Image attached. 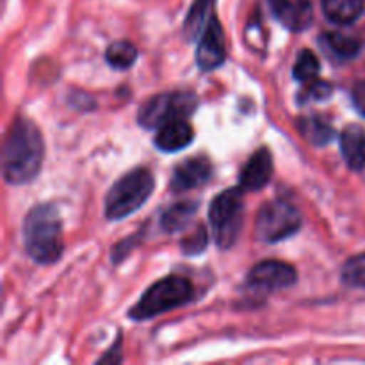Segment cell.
Returning <instances> with one entry per match:
<instances>
[{
  "instance_id": "d6986e66",
  "label": "cell",
  "mask_w": 365,
  "mask_h": 365,
  "mask_svg": "<svg viewBox=\"0 0 365 365\" xmlns=\"http://www.w3.org/2000/svg\"><path fill=\"white\" fill-rule=\"evenodd\" d=\"M323 41L327 48L342 61L353 59L362 50V39L356 36L342 34V32H328L323 36Z\"/></svg>"
},
{
  "instance_id": "44dd1931",
  "label": "cell",
  "mask_w": 365,
  "mask_h": 365,
  "mask_svg": "<svg viewBox=\"0 0 365 365\" xmlns=\"http://www.w3.org/2000/svg\"><path fill=\"white\" fill-rule=\"evenodd\" d=\"M319 71H321L319 59H317L316 53L310 52V50H303V52L298 56V59H296L294 68H292V75H294L296 81L305 82V84L316 81Z\"/></svg>"
},
{
  "instance_id": "ba28073f",
  "label": "cell",
  "mask_w": 365,
  "mask_h": 365,
  "mask_svg": "<svg viewBox=\"0 0 365 365\" xmlns=\"http://www.w3.org/2000/svg\"><path fill=\"white\" fill-rule=\"evenodd\" d=\"M298 273L291 264L282 260H264L248 274V285L255 292H274L296 284Z\"/></svg>"
},
{
  "instance_id": "4fadbf2b",
  "label": "cell",
  "mask_w": 365,
  "mask_h": 365,
  "mask_svg": "<svg viewBox=\"0 0 365 365\" xmlns=\"http://www.w3.org/2000/svg\"><path fill=\"white\" fill-rule=\"evenodd\" d=\"M195 139V130L185 120H171L159 127L155 138V146L163 152H178L187 148Z\"/></svg>"
},
{
  "instance_id": "ac0fdd59",
  "label": "cell",
  "mask_w": 365,
  "mask_h": 365,
  "mask_svg": "<svg viewBox=\"0 0 365 365\" xmlns=\"http://www.w3.org/2000/svg\"><path fill=\"white\" fill-rule=\"evenodd\" d=\"M298 128L312 145L324 146L335 138V130L323 116H307L298 121Z\"/></svg>"
},
{
  "instance_id": "8fae6325",
  "label": "cell",
  "mask_w": 365,
  "mask_h": 365,
  "mask_svg": "<svg viewBox=\"0 0 365 365\" xmlns=\"http://www.w3.org/2000/svg\"><path fill=\"white\" fill-rule=\"evenodd\" d=\"M212 175V164L207 157H191L178 164L171 177V191L184 192L205 184Z\"/></svg>"
},
{
  "instance_id": "7a4b0ae2",
  "label": "cell",
  "mask_w": 365,
  "mask_h": 365,
  "mask_svg": "<svg viewBox=\"0 0 365 365\" xmlns=\"http://www.w3.org/2000/svg\"><path fill=\"white\" fill-rule=\"evenodd\" d=\"M24 245L29 257L43 266L56 264L61 259L64 250L63 223L56 205H36L25 216Z\"/></svg>"
},
{
  "instance_id": "277c9868",
  "label": "cell",
  "mask_w": 365,
  "mask_h": 365,
  "mask_svg": "<svg viewBox=\"0 0 365 365\" xmlns=\"http://www.w3.org/2000/svg\"><path fill=\"white\" fill-rule=\"evenodd\" d=\"M192 298V285L184 277H168L153 284L132 307L130 319L146 321L185 305Z\"/></svg>"
},
{
  "instance_id": "e0dca14e",
  "label": "cell",
  "mask_w": 365,
  "mask_h": 365,
  "mask_svg": "<svg viewBox=\"0 0 365 365\" xmlns=\"http://www.w3.org/2000/svg\"><path fill=\"white\" fill-rule=\"evenodd\" d=\"M214 0H196L189 11L187 18L184 21V31L189 39H198L203 34L209 21L212 20Z\"/></svg>"
},
{
  "instance_id": "3957f363",
  "label": "cell",
  "mask_w": 365,
  "mask_h": 365,
  "mask_svg": "<svg viewBox=\"0 0 365 365\" xmlns=\"http://www.w3.org/2000/svg\"><path fill=\"white\" fill-rule=\"evenodd\" d=\"M155 189V178L146 168H135L123 175L106 196V216L110 221H120L138 212Z\"/></svg>"
},
{
  "instance_id": "9c48e42d",
  "label": "cell",
  "mask_w": 365,
  "mask_h": 365,
  "mask_svg": "<svg viewBox=\"0 0 365 365\" xmlns=\"http://www.w3.org/2000/svg\"><path fill=\"white\" fill-rule=\"evenodd\" d=\"M227 59V41L220 20L212 16L203 34L200 36L198 50H196V63L200 70L210 71L221 66Z\"/></svg>"
},
{
  "instance_id": "8992f818",
  "label": "cell",
  "mask_w": 365,
  "mask_h": 365,
  "mask_svg": "<svg viewBox=\"0 0 365 365\" xmlns=\"http://www.w3.org/2000/svg\"><path fill=\"white\" fill-rule=\"evenodd\" d=\"M302 228V214L285 200L264 203L255 221V234L264 242H280Z\"/></svg>"
},
{
  "instance_id": "ffe728a7",
  "label": "cell",
  "mask_w": 365,
  "mask_h": 365,
  "mask_svg": "<svg viewBox=\"0 0 365 365\" xmlns=\"http://www.w3.org/2000/svg\"><path fill=\"white\" fill-rule=\"evenodd\" d=\"M135 59H138V50L128 41L113 43L106 52L107 63L113 68H118V70H127L135 63Z\"/></svg>"
},
{
  "instance_id": "603a6c76",
  "label": "cell",
  "mask_w": 365,
  "mask_h": 365,
  "mask_svg": "<svg viewBox=\"0 0 365 365\" xmlns=\"http://www.w3.org/2000/svg\"><path fill=\"white\" fill-rule=\"evenodd\" d=\"M207 242H209V239H207L205 227H198L192 234L182 239L180 246L185 255H198V253H202L207 248Z\"/></svg>"
},
{
  "instance_id": "2e32d148",
  "label": "cell",
  "mask_w": 365,
  "mask_h": 365,
  "mask_svg": "<svg viewBox=\"0 0 365 365\" xmlns=\"http://www.w3.org/2000/svg\"><path fill=\"white\" fill-rule=\"evenodd\" d=\"M196 210H198V203L196 202H178L173 203L171 207H168L166 210L160 216V227L168 234H175V232H180L187 227L189 223L195 217Z\"/></svg>"
},
{
  "instance_id": "30bf717a",
  "label": "cell",
  "mask_w": 365,
  "mask_h": 365,
  "mask_svg": "<svg viewBox=\"0 0 365 365\" xmlns=\"http://www.w3.org/2000/svg\"><path fill=\"white\" fill-rule=\"evenodd\" d=\"M267 2L277 20L289 31L302 32L312 24L314 9L310 0H267Z\"/></svg>"
},
{
  "instance_id": "7402d4cb",
  "label": "cell",
  "mask_w": 365,
  "mask_h": 365,
  "mask_svg": "<svg viewBox=\"0 0 365 365\" xmlns=\"http://www.w3.org/2000/svg\"><path fill=\"white\" fill-rule=\"evenodd\" d=\"M341 278L346 285H349V287L365 289V253L351 257V259L342 266Z\"/></svg>"
},
{
  "instance_id": "6da1fadb",
  "label": "cell",
  "mask_w": 365,
  "mask_h": 365,
  "mask_svg": "<svg viewBox=\"0 0 365 365\" xmlns=\"http://www.w3.org/2000/svg\"><path fill=\"white\" fill-rule=\"evenodd\" d=\"M45 145L41 132L32 121H13L2 148V175L7 184L21 185L34 180L41 170Z\"/></svg>"
},
{
  "instance_id": "5bb4252c",
  "label": "cell",
  "mask_w": 365,
  "mask_h": 365,
  "mask_svg": "<svg viewBox=\"0 0 365 365\" xmlns=\"http://www.w3.org/2000/svg\"><path fill=\"white\" fill-rule=\"evenodd\" d=\"M341 150L346 164L351 170L365 168V130L359 125H349L341 134Z\"/></svg>"
},
{
  "instance_id": "5b68a950",
  "label": "cell",
  "mask_w": 365,
  "mask_h": 365,
  "mask_svg": "<svg viewBox=\"0 0 365 365\" xmlns=\"http://www.w3.org/2000/svg\"><path fill=\"white\" fill-rule=\"evenodd\" d=\"M209 220L216 245L223 250L232 248L245 221V189L239 185L217 195L210 203Z\"/></svg>"
},
{
  "instance_id": "52a82bcc",
  "label": "cell",
  "mask_w": 365,
  "mask_h": 365,
  "mask_svg": "<svg viewBox=\"0 0 365 365\" xmlns=\"http://www.w3.org/2000/svg\"><path fill=\"white\" fill-rule=\"evenodd\" d=\"M198 100L192 93H164L150 98L139 109L138 121L145 128H159L171 120H185L195 113Z\"/></svg>"
},
{
  "instance_id": "7c38bea8",
  "label": "cell",
  "mask_w": 365,
  "mask_h": 365,
  "mask_svg": "<svg viewBox=\"0 0 365 365\" xmlns=\"http://www.w3.org/2000/svg\"><path fill=\"white\" fill-rule=\"evenodd\" d=\"M273 155L267 148H260L248 159L239 175V184L245 191H260L273 177Z\"/></svg>"
},
{
  "instance_id": "9a60e30c",
  "label": "cell",
  "mask_w": 365,
  "mask_h": 365,
  "mask_svg": "<svg viewBox=\"0 0 365 365\" xmlns=\"http://www.w3.org/2000/svg\"><path fill=\"white\" fill-rule=\"evenodd\" d=\"M324 16L339 25H349L364 13V0H321Z\"/></svg>"
},
{
  "instance_id": "cb8c5ba5",
  "label": "cell",
  "mask_w": 365,
  "mask_h": 365,
  "mask_svg": "<svg viewBox=\"0 0 365 365\" xmlns=\"http://www.w3.org/2000/svg\"><path fill=\"white\" fill-rule=\"evenodd\" d=\"M331 91H334V88L327 82L312 81L303 91V100H324L331 95Z\"/></svg>"
}]
</instances>
